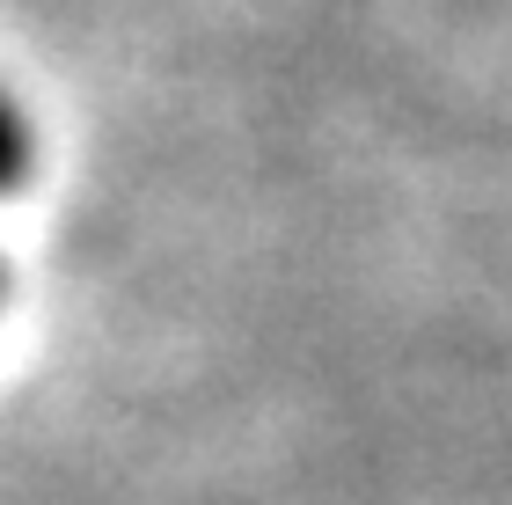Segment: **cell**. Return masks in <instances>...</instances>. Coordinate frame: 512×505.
Returning a JSON list of instances; mask_svg holds the SVG:
<instances>
[{"label": "cell", "instance_id": "1", "mask_svg": "<svg viewBox=\"0 0 512 505\" xmlns=\"http://www.w3.org/2000/svg\"><path fill=\"white\" fill-rule=\"evenodd\" d=\"M22 169H30V125H22L15 96L0 88V191H15Z\"/></svg>", "mask_w": 512, "mask_h": 505}]
</instances>
